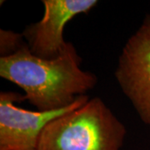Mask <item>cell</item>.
<instances>
[{
    "label": "cell",
    "instance_id": "obj_1",
    "mask_svg": "<svg viewBox=\"0 0 150 150\" xmlns=\"http://www.w3.org/2000/svg\"><path fill=\"white\" fill-rule=\"evenodd\" d=\"M81 58L73 43L52 59L33 54L27 43L16 53L0 58V76L25 92V99L41 112L69 107L93 89L98 78L80 68Z\"/></svg>",
    "mask_w": 150,
    "mask_h": 150
},
{
    "label": "cell",
    "instance_id": "obj_2",
    "mask_svg": "<svg viewBox=\"0 0 150 150\" xmlns=\"http://www.w3.org/2000/svg\"><path fill=\"white\" fill-rule=\"evenodd\" d=\"M126 133L124 124L96 97L50 121L37 150H121Z\"/></svg>",
    "mask_w": 150,
    "mask_h": 150
},
{
    "label": "cell",
    "instance_id": "obj_3",
    "mask_svg": "<svg viewBox=\"0 0 150 150\" xmlns=\"http://www.w3.org/2000/svg\"><path fill=\"white\" fill-rule=\"evenodd\" d=\"M115 79L142 122L150 125V15L123 46Z\"/></svg>",
    "mask_w": 150,
    "mask_h": 150
},
{
    "label": "cell",
    "instance_id": "obj_4",
    "mask_svg": "<svg viewBox=\"0 0 150 150\" xmlns=\"http://www.w3.org/2000/svg\"><path fill=\"white\" fill-rule=\"evenodd\" d=\"M25 100L15 92L0 93V150H37L39 137L50 121L75 110L89 100L80 96L69 107L49 112L29 111L15 105Z\"/></svg>",
    "mask_w": 150,
    "mask_h": 150
},
{
    "label": "cell",
    "instance_id": "obj_5",
    "mask_svg": "<svg viewBox=\"0 0 150 150\" xmlns=\"http://www.w3.org/2000/svg\"><path fill=\"white\" fill-rule=\"evenodd\" d=\"M44 13L37 23L28 25L22 33L30 52L42 59H52L64 52L67 23L81 13H88L98 4L96 0H43Z\"/></svg>",
    "mask_w": 150,
    "mask_h": 150
},
{
    "label": "cell",
    "instance_id": "obj_6",
    "mask_svg": "<svg viewBox=\"0 0 150 150\" xmlns=\"http://www.w3.org/2000/svg\"><path fill=\"white\" fill-rule=\"evenodd\" d=\"M26 43L23 42V37L20 33L11 30L0 31V53L1 57H5L16 53Z\"/></svg>",
    "mask_w": 150,
    "mask_h": 150
}]
</instances>
